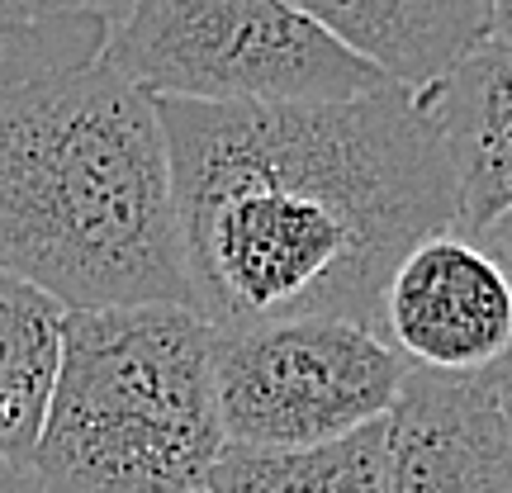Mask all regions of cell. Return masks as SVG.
I'll list each match as a JSON object with an SVG mask.
<instances>
[{"label":"cell","mask_w":512,"mask_h":493,"mask_svg":"<svg viewBox=\"0 0 512 493\" xmlns=\"http://www.w3.org/2000/svg\"><path fill=\"white\" fill-rule=\"evenodd\" d=\"M157 110L190 309L214 332L285 318L380 332L399 261L460 228L437 119L403 86L318 105L157 100Z\"/></svg>","instance_id":"obj_1"},{"label":"cell","mask_w":512,"mask_h":493,"mask_svg":"<svg viewBox=\"0 0 512 493\" xmlns=\"http://www.w3.org/2000/svg\"><path fill=\"white\" fill-rule=\"evenodd\" d=\"M0 271L67 313L190 309L162 110L110 62L0 86Z\"/></svg>","instance_id":"obj_2"},{"label":"cell","mask_w":512,"mask_h":493,"mask_svg":"<svg viewBox=\"0 0 512 493\" xmlns=\"http://www.w3.org/2000/svg\"><path fill=\"white\" fill-rule=\"evenodd\" d=\"M214 347L185 304L67 313L29 456L38 493H200L228 446Z\"/></svg>","instance_id":"obj_3"},{"label":"cell","mask_w":512,"mask_h":493,"mask_svg":"<svg viewBox=\"0 0 512 493\" xmlns=\"http://www.w3.org/2000/svg\"><path fill=\"white\" fill-rule=\"evenodd\" d=\"M100 62L190 105H318L389 86L294 0H133Z\"/></svg>","instance_id":"obj_4"},{"label":"cell","mask_w":512,"mask_h":493,"mask_svg":"<svg viewBox=\"0 0 512 493\" xmlns=\"http://www.w3.org/2000/svg\"><path fill=\"white\" fill-rule=\"evenodd\" d=\"M219 418L228 446L304 451L394 413L408 361L347 318H285L219 332Z\"/></svg>","instance_id":"obj_5"},{"label":"cell","mask_w":512,"mask_h":493,"mask_svg":"<svg viewBox=\"0 0 512 493\" xmlns=\"http://www.w3.org/2000/svg\"><path fill=\"white\" fill-rule=\"evenodd\" d=\"M380 337L408 370L498 375L512 361V261L460 228L418 242L384 285Z\"/></svg>","instance_id":"obj_6"},{"label":"cell","mask_w":512,"mask_h":493,"mask_svg":"<svg viewBox=\"0 0 512 493\" xmlns=\"http://www.w3.org/2000/svg\"><path fill=\"white\" fill-rule=\"evenodd\" d=\"M384 493H512V437L498 375L413 370L389 413Z\"/></svg>","instance_id":"obj_7"},{"label":"cell","mask_w":512,"mask_h":493,"mask_svg":"<svg viewBox=\"0 0 512 493\" xmlns=\"http://www.w3.org/2000/svg\"><path fill=\"white\" fill-rule=\"evenodd\" d=\"M456 176L460 233L484 238L512 209V38H489L422 91Z\"/></svg>","instance_id":"obj_8"},{"label":"cell","mask_w":512,"mask_h":493,"mask_svg":"<svg viewBox=\"0 0 512 493\" xmlns=\"http://www.w3.org/2000/svg\"><path fill=\"white\" fill-rule=\"evenodd\" d=\"M389 86L432 91L494 38V0H294Z\"/></svg>","instance_id":"obj_9"},{"label":"cell","mask_w":512,"mask_h":493,"mask_svg":"<svg viewBox=\"0 0 512 493\" xmlns=\"http://www.w3.org/2000/svg\"><path fill=\"white\" fill-rule=\"evenodd\" d=\"M67 309L0 271V460L29 470L62 361Z\"/></svg>","instance_id":"obj_10"},{"label":"cell","mask_w":512,"mask_h":493,"mask_svg":"<svg viewBox=\"0 0 512 493\" xmlns=\"http://www.w3.org/2000/svg\"><path fill=\"white\" fill-rule=\"evenodd\" d=\"M389 418L351 437L304 451H252L223 446L204 493H384L389 479Z\"/></svg>","instance_id":"obj_11"},{"label":"cell","mask_w":512,"mask_h":493,"mask_svg":"<svg viewBox=\"0 0 512 493\" xmlns=\"http://www.w3.org/2000/svg\"><path fill=\"white\" fill-rule=\"evenodd\" d=\"M133 0H0V86L95 67Z\"/></svg>","instance_id":"obj_12"},{"label":"cell","mask_w":512,"mask_h":493,"mask_svg":"<svg viewBox=\"0 0 512 493\" xmlns=\"http://www.w3.org/2000/svg\"><path fill=\"white\" fill-rule=\"evenodd\" d=\"M475 242H484V247H489V252H498L503 261H512V209L494 223V228H489V233H484V238H475Z\"/></svg>","instance_id":"obj_13"},{"label":"cell","mask_w":512,"mask_h":493,"mask_svg":"<svg viewBox=\"0 0 512 493\" xmlns=\"http://www.w3.org/2000/svg\"><path fill=\"white\" fill-rule=\"evenodd\" d=\"M0 493H38L34 475L29 470H19L10 460H0Z\"/></svg>","instance_id":"obj_14"},{"label":"cell","mask_w":512,"mask_h":493,"mask_svg":"<svg viewBox=\"0 0 512 493\" xmlns=\"http://www.w3.org/2000/svg\"><path fill=\"white\" fill-rule=\"evenodd\" d=\"M498 399H503V418H508V437H512V361L498 370Z\"/></svg>","instance_id":"obj_15"},{"label":"cell","mask_w":512,"mask_h":493,"mask_svg":"<svg viewBox=\"0 0 512 493\" xmlns=\"http://www.w3.org/2000/svg\"><path fill=\"white\" fill-rule=\"evenodd\" d=\"M494 38H512V0H494Z\"/></svg>","instance_id":"obj_16"},{"label":"cell","mask_w":512,"mask_h":493,"mask_svg":"<svg viewBox=\"0 0 512 493\" xmlns=\"http://www.w3.org/2000/svg\"><path fill=\"white\" fill-rule=\"evenodd\" d=\"M200 493H204V489H200Z\"/></svg>","instance_id":"obj_17"}]
</instances>
